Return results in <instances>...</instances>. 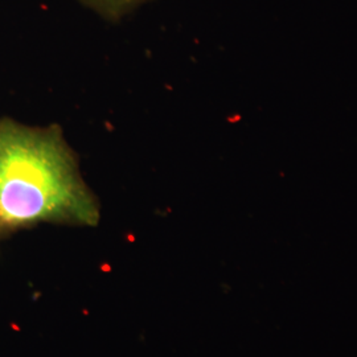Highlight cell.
<instances>
[{
    "mask_svg": "<svg viewBox=\"0 0 357 357\" xmlns=\"http://www.w3.org/2000/svg\"><path fill=\"white\" fill-rule=\"evenodd\" d=\"M107 22H119L150 0H78Z\"/></svg>",
    "mask_w": 357,
    "mask_h": 357,
    "instance_id": "obj_2",
    "label": "cell"
},
{
    "mask_svg": "<svg viewBox=\"0 0 357 357\" xmlns=\"http://www.w3.org/2000/svg\"><path fill=\"white\" fill-rule=\"evenodd\" d=\"M100 218L61 128L0 118V241L40 224L96 227Z\"/></svg>",
    "mask_w": 357,
    "mask_h": 357,
    "instance_id": "obj_1",
    "label": "cell"
}]
</instances>
